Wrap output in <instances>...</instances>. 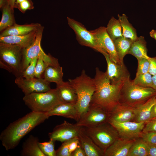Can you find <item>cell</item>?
Masks as SVG:
<instances>
[{
  "instance_id": "1",
  "label": "cell",
  "mask_w": 156,
  "mask_h": 156,
  "mask_svg": "<svg viewBox=\"0 0 156 156\" xmlns=\"http://www.w3.org/2000/svg\"><path fill=\"white\" fill-rule=\"evenodd\" d=\"M49 117L47 112L31 111L11 123L0 134L3 146L7 151L15 148L26 135Z\"/></svg>"
},
{
  "instance_id": "2",
  "label": "cell",
  "mask_w": 156,
  "mask_h": 156,
  "mask_svg": "<svg viewBox=\"0 0 156 156\" xmlns=\"http://www.w3.org/2000/svg\"><path fill=\"white\" fill-rule=\"evenodd\" d=\"M95 90L90 104L101 107L110 112L118 104L120 90L124 83L113 85L111 84L105 72L95 69L93 78Z\"/></svg>"
},
{
  "instance_id": "3",
  "label": "cell",
  "mask_w": 156,
  "mask_h": 156,
  "mask_svg": "<svg viewBox=\"0 0 156 156\" xmlns=\"http://www.w3.org/2000/svg\"><path fill=\"white\" fill-rule=\"evenodd\" d=\"M68 81L77 95L75 104L78 113L77 122L88 109L95 90V85L94 79L87 75L84 70L79 76L69 79Z\"/></svg>"
},
{
  "instance_id": "4",
  "label": "cell",
  "mask_w": 156,
  "mask_h": 156,
  "mask_svg": "<svg viewBox=\"0 0 156 156\" xmlns=\"http://www.w3.org/2000/svg\"><path fill=\"white\" fill-rule=\"evenodd\" d=\"M156 94V90L151 87H144L134 84L130 78L123 83L120 90L118 103L135 108Z\"/></svg>"
},
{
  "instance_id": "5",
  "label": "cell",
  "mask_w": 156,
  "mask_h": 156,
  "mask_svg": "<svg viewBox=\"0 0 156 156\" xmlns=\"http://www.w3.org/2000/svg\"><path fill=\"white\" fill-rule=\"evenodd\" d=\"M23 100L31 111L48 112L64 103L57 88L44 92L25 95Z\"/></svg>"
},
{
  "instance_id": "6",
  "label": "cell",
  "mask_w": 156,
  "mask_h": 156,
  "mask_svg": "<svg viewBox=\"0 0 156 156\" xmlns=\"http://www.w3.org/2000/svg\"><path fill=\"white\" fill-rule=\"evenodd\" d=\"M23 48L16 45L0 43V66L16 77H21Z\"/></svg>"
},
{
  "instance_id": "7",
  "label": "cell",
  "mask_w": 156,
  "mask_h": 156,
  "mask_svg": "<svg viewBox=\"0 0 156 156\" xmlns=\"http://www.w3.org/2000/svg\"><path fill=\"white\" fill-rule=\"evenodd\" d=\"M84 127L87 133L104 152L119 138L116 129L108 122L94 127Z\"/></svg>"
},
{
  "instance_id": "8",
  "label": "cell",
  "mask_w": 156,
  "mask_h": 156,
  "mask_svg": "<svg viewBox=\"0 0 156 156\" xmlns=\"http://www.w3.org/2000/svg\"><path fill=\"white\" fill-rule=\"evenodd\" d=\"M110 112L98 106L90 104L87 110L77 122L76 125L87 128L96 127L108 122Z\"/></svg>"
},
{
  "instance_id": "9",
  "label": "cell",
  "mask_w": 156,
  "mask_h": 156,
  "mask_svg": "<svg viewBox=\"0 0 156 156\" xmlns=\"http://www.w3.org/2000/svg\"><path fill=\"white\" fill-rule=\"evenodd\" d=\"M67 20L68 25L75 32L76 39L80 44L90 48L103 55L107 53L99 46L93 34L83 24L68 17Z\"/></svg>"
},
{
  "instance_id": "10",
  "label": "cell",
  "mask_w": 156,
  "mask_h": 156,
  "mask_svg": "<svg viewBox=\"0 0 156 156\" xmlns=\"http://www.w3.org/2000/svg\"><path fill=\"white\" fill-rule=\"evenodd\" d=\"M107 63L105 73L111 84L116 85L124 83L130 78V74L124 64H118L113 61L107 53L103 55Z\"/></svg>"
},
{
  "instance_id": "11",
  "label": "cell",
  "mask_w": 156,
  "mask_h": 156,
  "mask_svg": "<svg viewBox=\"0 0 156 156\" xmlns=\"http://www.w3.org/2000/svg\"><path fill=\"white\" fill-rule=\"evenodd\" d=\"M15 83L25 95L33 93L45 92L51 89L49 83L42 78L26 79L22 77H16Z\"/></svg>"
},
{
  "instance_id": "12",
  "label": "cell",
  "mask_w": 156,
  "mask_h": 156,
  "mask_svg": "<svg viewBox=\"0 0 156 156\" xmlns=\"http://www.w3.org/2000/svg\"><path fill=\"white\" fill-rule=\"evenodd\" d=\"M90 31L99 46L108 54L111 60L116 63L122 64L118 56L114 41L108 34L106 27L101 26Z\"/></svg>"
},
{
  "instance_id": "13",
  "label": "cell",
  "mask_w": 156,
  "mask_h": 156,
  "mask_svg": "<svg viewBox=\"0 0 156 156\" xmlns=\"http://www.w3.org/2000/svg\"><path fill=\"white\" fill-rule=\"evenodd\" d=\"M81 127L76 123H71L65 120L62 123L56 126L52 131L48 133V135L50 139L55 141L63 142L78 137Z\"/></svg>"
},
{
  "instance_id": "14",
  "label": "cell",
  "mask_w": 156,
  "mask_h": 156,
  "mask_svg": "<svg viewBox=\"0 0 156 156\" xmlns=\"http://www.w3.org/2000/svg\"><path fill=\"white\" fill-rule=\"evenodd\" d=\"M44 29V27L41 26L38 30L34 41L29 46L23 49L21 67L22 74L31 60L38 57L43 51L41 46V42Z\"/></svg>"
},
{
  "instance_id": "15",
  "label": "cell",
  "mask_w": 156,
  "mask_h": 156,
  "mask_svg": "<svg viewBox=\"0 0 156 156\" xmlns=\"http://www.w3.org/2000/svg\"><path fill=\"white\" fill-rule=\"evenodd\" d=\"M145 123L130 121L112 125L117 130L119 138L133 140L140 137Z\"/></svg>"
},
{
  "instance_id": "16",
  "label": "cell",
  "mask_w": 156,
  "mask_h": 156,
  "mask_svg": "<svg viewBox=\"0 0 156 156\" xmlns=\"http://www.w3.org/2000/svg\"><path fill=\"white\" fill-rule=\"evenodd\" d=\"M135 109L118 103L110 112L108 122L113 125L132 121L135 117Z\"/></svg>"
},
{
  "instance_id": "17",
  "label": "cell",
  "mask_w": 156,
  "mask_h": 156,
  "mask_svg": "<svg viewBox=\"0 0 156 156\" xmlns=\"http://www.w3.org/2000/svg\"><path fill=\"white\" fill-rule=\"evenodd\" d=\"M78 137L86 156H104V151L99 147L81 127Z\"/></svg>"
},
{
  "instance_id": "18",
  "label": "cell",
  "mask_w": 156,
  "mask_h": 156,
  "mask_svg": "<svg viewBox=\"0 0 156 156\" xmlns=\"http://www.w3.org/2000/svg\"><path fill=\"white\" fill-rule=\"evenodd\" d=\"M135 140H128L119 138L105 150L104 156H128Z\"/></svg>"
},
{
  "instance_id": "19",
  "label": "cell",
  "mask_w": 156,
  "mask_h": 156,
  "mask_svg": "<svg viewBox=\"0 0 156 156\" xmlns=\"http://www.w3.org/2000/svg\"><path fill=\"white\" fill-rule=\"evenodd\" d=\"M38 30L25 35L0 36V43L18 45L23 49L25 48L34 41Z\"/></svg>"
},
{
  "instance_id": "20",
  "label": "cell",
  "mask_w": 156,
  "mask_h": 156,
  "mask_svg": "<svg viewBox=\"0 0 156 156\" xmlns=\"http://www.w3.org/2000/svg\"><path fill=\"white\" fill-rule=\"evenodd\" d=\"M156 103L155 95L144 104L135 108V117L132 121L146 123L151 120V110Z\"/></svg>"
},
{
  "instance_id": "21",
  "label": "cell",
  "mask_w": 156,
  "mask_h": 156,
  "mask_svg": "<svg viewBox=\"0 0 156 156\" xmlns=\"http://www.w3.org/2000/svg\"><path fill=\"white\" fill-rule=\"evenodd\" d=\"M42 25L39 23L20 25L15 23L0 32V36L25 35L38 30Z\"/></svg>"
},
{
  "instance_id": "22",
  "label": "cell",
  "mask_w": 156,
  "mask_h": 156,
  "mask_svg": "<svg viewBox=\"0 0 156 156\" xmlns=\"http://www.w3.org/2000/svg\"><path fill=\"white\" fill-rule=\"evenodd\" d=\"M47 113L49 117L57 116L77 120L78 113L75 104L64 103Z\"/></svg>"
},
{
  "instance_id": "23",
  "label": "cell",
  "mask_w": 156,
  "mask_h": 156,
  "mask_svg": "<svg viewBox=\"0 0 156 156\" xmlns=\"http://www.w3.org/2000/svg\"><path fill=\"white\" fill-rule=\"evenodd\" d=\"M37 137L32 135L29 137L23 143L20 155L22 156H45L40 149Z\"/></svg>"
},
{
  "instance_id": "24",
  "label": "cell",
  "mask_w": 156,
  "mask_h": 156,
  "mask_svg": "<svg viewBox=\"0 0 156 156\" xmlns=\"http://www.w3.org/2000/svg\"><path fill=\"white\" fill-rule=\"evenodd\" d=\"M147 53L146 42L144 37L141 36L133 41L128 54L133 55L138 60L142 58L149 59L150 57Z\"/></svg>"
},
{
  "instance_id": "25",
  "label": "cell",
  "mask_w": 156,
  "mask_h": 156,
  "mask_svg": "<svg viewBox=\"0 0 156 156\" xmlns=\"http://www.w3.org/2000/svg\"><path fill=\"white\" fill-rule=\"evenodd\" d=\"M62 100L66 103L75 104L77 101V95L73 88L69 82L64 81L56 88Z\"/></svg>"
},
{
  "instance_id": "26",
  "label": "cell",
  "mask_w": 156,
  "mask_h": 156,
  "mask_svg": "<svg viewBox=\"0 0 156 156\" xmlns=\"http://www.w3.org/2000/svg\"><path fill=\"white\" fill-rule=\"evenodd\" d=\"M63 75L62 67L48 66L45 69L42 78L49 83H55L56 86H58L64 82L62 79Z\"/></svg>"
},
{
  "instance_id": "27",
  "label": "cell",
  "mask_w": 156,
  "mask_h": 156,
  "mask_svg": "<svg viewBox=\"0 0 156 156\" xmlns=\"http://www.w3.org/2000/svg\"><path fill=\"white\" fill-rule=\"evenodd\" d=\"M116 51L121 63L123 62V59L129 52L133 41L123 36L113 41Z\"/></svg>"
},
{
  "instance_id": "28",
  "label": "cell",
  "mask_w": 156,
  "mask_h": 156,
  "mask_svg": "<svg viewBox=\"0 0 156 156\" xmlns=\"http://www.w3.org/2000/svg\"><path fill=\"white\" fill-rule=\"evenodd\" d=\"M118 16L121 26L123 36L133 41L136 40L138 37L136 30L129 23L126 15L124 14H118Z\"/></svg>"
},
{
  "instance_id": "29",
  "label": "cell",
  "mask_w": 156,
  "mask_h": 156,
  "mask_svg": "<svg viewBox=\"0 0 156 156\" xmlns=\"http://www.w3.org/2000/svg\"><path fill=\"white\" fill-rule=\"evenodd\" d=\"M2 13V17L0 22V31L10 27L15 23V21L13 11L8 2L1 8Z\"/></svg>"
},
{
  "instance_id": "30",
  "label": "cell",
  "mask_w": 156,
  "mask_h": 156,
  "mask_svg": "<svg viewBox=\"0 0 156 156\" xmlns=\"http://www.w3.org/2000/svg\"><path fill=\"white\" fill-rule=\"evenodd\" d=\"M148 144L139 137L134 140L128 156H148Z\"/></svg>"
},
{
  "instance_id": "31",
  "label": "cell",
  "mask_w": 156,
  "mask_h": 156,
  "mask_svg": "<svg viewBox=\"0 0 156 156\" xmlns=\"http://www.w3.org/2000/svg\"><path fill=\"white\" fill-rule=\"evenodd\" d=\"M107 31L113 41L123 36L120 23L118 20L112 17L106 27Z\"/></svg>"
},
{
  "instance_id": "32",
  "label": "cell",
  "mask_w": 156,
  "mask_h": 156,
  "mask_svg": "<svg viewBox=\"0 0 156 156\" xmlns=\"http://www.w3.org/2000/svg\"><path fill=\"white\" fill-rule=\"evenodd\" d=\"M152 75L148 72L136 75L135 78L132 81L133 83L135 85L144 87L152 88Z\"/></svg>"
},
{
  "instance_id": "33",
  "label": "cell",
  "mask_w": 156,
  "mask_h": 156,
  "mask_svg": "<svg viewBox=\"0 0 156 156\" xmlns=\"http://www.w3.org/2000/svg\"><path fill=\"white\" fill-rule=\"evenodd\" d=\"M54 142L53 139H50L47 142H38V145L40 149L45 156H56Z\"/></svg>"
},
{
  "instance_id": "34",
  "label": "cell",
  "mask_w": 156,
  "mask_h": 156,
  "mask_svg": "<svg viewBox=\"0 0 156 156\" xmlns=\"http://www.w3.org/2000/svg\"><path fill=\"white\" fill-rule=\"evenodd\" d=\"M43 51L38 55L36 64L34 77L37 78H42V75L48 65L44 62L43 58Z\"/></svg>"
},
{
  "instance_id": "35",
  "label": "cell",
  "mask_w": 156,
  "mask_h": 156,
  "mask_svg": "<svg viewBox=\"0 0 156 156\" xmlns=\"http://www.w3.org/2000/svg\"><path fill=\"white\" fill-rule=\"evenodd\" d=\"M38 57L32 59L26 69L23 72L21 77L26 79L34 78Z\"/></svg>"
},
{
  "instance_id": "36",
  "label": "cell",
  "mask_w": 156,
  "mask_h": 156,
  "mask_svg": "<svg viewBox=\"0 0 156 156\" xmlns=\"http://www.w3.org/2000/svg\"><path fill=\"white\" fill-rule=\"evenodd\" d=\"M138 61V67L136 75L148 72L149 61V59L142 58Z\"/></svg>"
},
{
  "instance_id": "37",
  "label": "cell",
  "mask_w": 156,
  "mask_h": 156,
  "mask_svg": "<svg viewBox=\"0 0 156 156\" xmlns=\"http://www.w3.org/2000/svg\"><path fill=\"white\" fill-rule=\"evenodd\" d=\"M17 8L23 13H25L28 10H31L34 8V3L31 0H24L17 4L15 3L14 8Z\"/></svg>"
},
{
  "instance_id": "38",
  "label": "cell",
  "mask_w": 156,
  "mask_h": 156,
  "mask_svg": "<svg viewBox=\"0 0 156 156\" xmlns=\"http://www.w3.org/2000/svg\"><path fill=\"white\" fill-rule=\"evenodd\" d=\"M71 139L63 142L60 147L56 150V156H71L69 152V145Z\"/></svg>"
},
{
  "instance_id": "39",
  "label": "cell",
  "mask_w": 156,
  "mask_h": 156,
  "mask_svg": "<svg viewBox=\"0 0 156 156\" xmlns=\"http://www.w3.org/2000/svg\"><path fill=\"white\" fill-rule=\"evenodd\" d=\"M140 137L148 144L156 145V132H142Z\"/></svg>"
},
{
  "instance_id": "40",
  "label": "cell",
  "mask_w": 156,
  "mask_h": 156,
  "mask_svg": "<svg viewBox=\"0 0 156 156\" xmlns=\"http://www.w3.org/2000/svg\"><path fill=\"white\" fill-rule=\"evenodd\" d=\"M156 132V118L153 119L145 124L143 132Z\"/></svg>"
},
{
  "instance_id": "41",
  "label": "cell",
  "mask_w": 156,
  "mask_h": 156,
  "mask_svg": "<svg viewBox=\"0 0 156 156\" xmlns=\"http://www.w3.org/2000/svg\"><path fill=\"white\" fill-rule=\"evenodd\" d=\"M80 144L78 137H75L71 139L69 145V152L71 156L73 152L75 150Z\"/></svg>"
},
{
  "instance_id": "42",
  "label": "cell",
  "mask_w": 156,
  "mask_h": 156,
  "mask_svg": "<svg viewBox=\"0 0 156 156\" xmlns=\"http://www.w3.org/2000/svg\"><path fill=\"white\" fill-rule=\"evenodd\" d=\"M149 66L148 72L152 76L156 74V57L149 59Z\"/></svg>"
},
{
  "instance_id": "43",
  "label": "cell",
  "mask_w": 156,
  "mask_h": 156,
  "mask_svg": "<svg viewBox=\"0 0 156 156\" xmlns=\"http://www.w3.org/2000/svg\"><path fill=\"white\" fill-rule=\"evenodd\" d=\"M72 156H86L85 152L80 143L79 145L72 153Z\"/></svg>"
},
{
  "instance_id": "44",
  "label": "cell",
  "mask_w": 156,
  "mask_h": 156,
  "mask_svg": "<svg viewBox=\"0 0 156 156\" xmlns=\"http://www.w3.org/2000/svg\"><path fill=\"white\" fill-rule=\"evenodd\" d=\"M148 144V156H156V145Z\"/></svg>"
},
{
  "instance_id": "45",
  "label": "cell",
  "mask_w": 156,
  "mask_h": 156,
  "mask_svg": "<svg viewBox=\"0 0 156 156\" xmlns=\"http://www.w3.org/2000/svg\"><path fill=\"white\" fill-rule=\"evenodd\" d=\"M156 118V103L153 106L151 110V119Z\"/></svg>"
},
{
  "instance_id": "46",
  "label": "cell",
  "mask_w": 156,
  "mask_h": 156,
  "mask_svg": "<svg viewBox=\"0 0 156 156\" xmlns=\"http://www.w3.org/2000/svg\"><path fill=\"white\" fill-rule=\"evenodd\" d=\"M153 86L152 88L156 90V74L152 76Z\"/></svg>"
},
{
  "instance_id": "47",
  "label": "cell",
  "mask_w": 156,
  "mask_h": 156,
  "mask_svg": "<svg viewBox=\"0 0 156 156\" xmlns=\"http://www.w3.org/2000/svg\"><path fill=\"white\" fill-rule=\"evenodd\" d=\"M16 0H8L9 4L12 10L14 11V6L16 3Z\"/></svg>"
},
{
  "instance_id": "48",
  "label": "cell",
  "mask_w": 156,
  "mask_h": 156,
  "mask_svg": "<svg viewBox=\"0 0 156 156\" xmlns=\"http://www.w3.org/2000/svg\"><path fill=\"white\" fill-rule=\"evenodd\" d=\"M151 37L156 40V30L152 29L149 33Z\"/></svg>"
},
{
  "instance_id": "49",
  "label": "cell",
  "mask_w": 156,
  "mask_h": 156,
  "mask_svg": "<svg viewBox=\"0 0 156 156\" xmlns=\"http://www.w3.org/2000/svg\"><path fill=\"white\" fill-rule=\"evenodd\" d=\"M24 0H16L15 3L17 4L19 3Z\"/></svg>"
},
{
  "instance_id": "50",
  "label": "cell",
  "mask_w": 156,
  "mask_h": 156,
  "mask_svg": "<svg viewBox=\"0 0 156 156\" xmlns=\"http://www.w3.org/2000/svg\"><path fill=\"white\" fill-rule=\"evenodd\" d=\"M155 99H156V94L155 95Z\"/></svg>"
}]
</instances>
